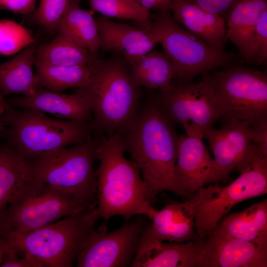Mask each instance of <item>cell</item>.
<instances>
[{"mask_svg": "<svg viewBox=\"0 0 267 267\" xmlns=\"http://www.w3.org/2000/svg\"><path fill=\"white\" fill-rule=\"evenodd\" d=\"M174 123L152 97L140 102L135 124L122 134L125 151L131 155L155 196L164 191L176 193L178 135Z\"/></svg>", "mask_w": 267, "mask_h": 267, "instance_id": "cell-1", "label": "cell"}, {"mask_svg": "<svg viewBox=\"0 0 267 267\" xmlns=\"http://www.w3.org/2000/svg\"><path fill=\"white\" fill-rule=\"evenodd\" d=\"M124 152L121 133L101 136L97 153L96 210L104 224L116 215L126 222L137 215L151 220L158 211L151 205L156 196L141 178L136 164L127 160Z\"/></svg>", "mask_w": 267, "mask_h": 267, "instance_id": "cell-2", "label": "cell"}, {"mask_svg": "<svg viewBox=\"0 0 267 267\" xmlns=\"http://www.w3.org/2000/svg\"><path fill=\"white\" fill-rule=\"evenodd\" d=\"M114 53L96 59L92 81L95 100L89 124L94 134L104 136L132 128L141 102L140 87L133 80L128 62Z\"/></svg>", "mask_w": 267, "mask_h": 267, "instance_id": "cell-3", "label": "cell"}, {"mask_svg": "<svg viewBox=\"0 0 267 267\" xmlns=\"http://www.w3.org/2000/svg\"><path fill=\"white\" fill-rule=\"evenodd\" d=\"M101 136L48 151L33 160H27V178L46 184L90 205L97 203V160Z\"/></svg>", "mask_w": 267, "mask_h": 267, "instance_id": "cell-4", "label": "cell"}, {"mask_svg": "<svg viewBox=\"0 0 267 267\" xmlns=\"http://www.w3.org/2000/svg\"><path fill=\"white\" fill-rule=\"evenodd\" d=\"M1 115L5 127L0 132L1 136L27 160L78 144L94 134L89 123L51 118L33 108L11 107Z\"/></svg>", "mask_w": 267, "mask_h": 267, "instance_id": "cell-5", "label": "cell"}, {"mask_svg": "<svg viewBox=\"0 0 267 267\" xmlns=\"http://www.w3.org/2000/svg\"><path fill=\"white\" fill-rule=\"evenodd\" d=\"M99 219L94 207L31 232L5 234L13 240L19 252L43 267H71Z\"/></svg>", "mask_w": 267, "mask_h": 267, "instance_id": "cell-6", "label": "cell"}, {"mask_svg": "<svg viewBox=\"0 0 267 267\" xmlns=\"http://www.w3.org/2000/svg\"><path fill=\"white\" fill-rule=\"evenodd\" d=\"M95 207L46 184L26 179L0 217V233L31 232Z\"/></svg>", "mask_w": 267, "mask_h": 267, "instance_id": "cell-7", "label": "cell"}, {"mask_svg": "<svg viewBox=\"0 0 267 267\" xmlns=\"http://www.w3.org/2000/svg\"><path fill=\"white\" fill-rule=\"evenodd\" d=\"M141 29L154 34L176 70L174 79L189 83L196 75L228 62L231 56L182 28L173 18L170 10L156 11Z\"/></svg>", "mask_w": 267, "mask_h": 267, "instance_id": "cell-8", "label": "cell"}, {"mask_svg": "<svg viewBox=\"0 0 267 267\" xmlns=\"http://www.w3.org/2000/svg\"><path fill=\"white\" fill-rule=\"evenodd\" d=\"M235 180L198 190L194 226L197 240L206 237L236 204L267 193V155L257 156Z\"/></svg>", "mask_w": 267, "mask_h": 267, "instance_id": "cell-9", "label": "cell"}, {"mask_svg": "<svg viewBox=\"0 0 267 267\" xmlns=\"http://www.w3.org/2000/svg\"><path fill=\"white\" fill-rule=\"evenodd\" d=\"M222 117L225 121L267 126V77L261 72L231 68L211 77Z\"/></svg>", "mask_w": 267, "mask_h": 267, "instance_id": "cell-10", "label": "cell"}, {"mask_svg": "<svg viewBox=\"0 0 267 267\" xmlns=\"http://www.w3.org/2000/svg\"><path fill=\"white\" fill-rule=\"evenodd\" d=\"M156 98L169 117L183 127L188 136L203 138L205 131L222 117L211 77L172 85Z\"/></svg>", "mask_w": 267, "mask_h": 267, "instance_id": "cell-11", "label": "cell"}, {"mask_svg": "<svg viewBox=\"0 0 267 267\" xmlns=\"http://www.w3.org/2000/svg\"><path fill=\"white\" fill-rule=\"evenodd\" d=\"M267 130L246 121L232 120L225 121L220 129L212 126L205 131L203 137L214 155L215 182L225 178L234 170L240 173L260 154L267 155L260 144L267 137Z\"/></svg>", "mask_w": 267, "mask_h": 267, "instance_id": "cell-12", "label": "cell"}, {"mask_svg": "<svg viewBox=\"0 0 267 267\" xmlns=\"http://www.w3.org/2000/svg\"><path fill=\"white\" fill-rule=\"evenodd\" d=\"M144 215H137L119 228L107 232L103 223L94 229L77 258L78 267L130 266L138 250L142 231L148 222Z\"/></svg>", "mask_w": 267, "mask_h": 267, "instance_id": "cell-13", "label": "cell"}, {"mask_svg": "<svg viewBox=\"0 0 267 267\" xmlns=\"http://www.w3.org/2000/svg\"><path fill=\"white\" fill-rule=\"evenodd\" d=\"M198 241V267H267V248L232 237L216 226Z\"/></svg>", "mask_w": 267, "mask_h": 267, "instance_id": "cell-14", "label": "cell"}, {"mask_svg": "<svg viewBox=\"0 0 267 267\" xmlns=\"http://www.w3.org/2000/svg\"><path fill=\"white\" fill-rule=\"evenodd\" d=\"M94 100L95 91L91 82L78 88L75 92L69 94L39 86L32 96L14 97L6 101L12 107L33 108L54 115L59 119L90 123Z\"/></svg>", "mask_w": 267, "mask_h": 267, "instance_id": "cell-15", "label": "cell"}, {"mask_svg": "<svg viewBox=\"0 0 267 267\" xmlns=\"http://www.w3.org/2000/svg\"><path fill=\"white\" fill-rule=\"evenodd\" d=\"M213 170V158L202 138L178 136L175 194L189 197L205 185L215 182Z\"/></svg>", "mask_w": 267, "mask_h": 267, "instance_id": "cell-16", "label": "cell"}, {"mask_svg": "<svg viewBox=\"0 0 267 267\" xmlns=\"http://www.w3.org/2000/svg\"><path fill=\"white\" fill-rule=\"evenodd\" d=\"M183 202L171 201L151 219L141 234L139 244L152 241L181 243L195 240L194 218L198 191Z\"/></svg>", "mask_w": 267, "mask_h": 267, "instance_id": "cell-17", "label": "cell"}, {"mask_svg": "<svg viewBox=\"0 0 267 267\" xmlns=\"http://www.w3.org/2000/svg\"><path fill=\"white\" fill-rule=\"evenodd\" d=\"M94 19L101 50L119 53L128 63L149 52L159 43L157 36L147 30L115 22L103 15Z\"/></svg>", "mask_w": 267, "mask_h": 267, "instance_id": "cell-18", "label": "cell"}, {"mask_svg": "<svg viewBox=\"0 0 267 267\" xmlns=\"http://www.w3.org/2000/svg\"><path fill=\"white\" fill-rule=\"evenodd\" d=\"M170 10L177 23L209 45L223 50L227 39L223 18L184 0H173Z\"/></svg>", "mask_w": 267, "mask_h": 267, "instance_id": "cell-19", "label": "cell"}, {"mask_svg": "<svg viewBox=\"0 0 267 267\" xmlns=\"http://www.w3.org/2000/svg\"><path fill=\"white\" fill-rule=\"evenodd\" d=\"M198 241L177 243L152 241L140 244L132 267H196Z\"/></svg>", "mask_w": 267, "mask_h": 267, "instance_id": "cell-20", "label": "cell"}, {"mask_svg": "<svg viewBox=\"0 0 267 267\" xmlns=\"http://www.w3.org/2000/svg\"><path fill=\"white\" fill-rule=\"evenodd\" d=\"M216 226L232 237L267 248V199L225 216Z\"/></svg>", "mask_w": 267, "mask_h": 267, "instance_id": "cell-21", "label": "cell"}, {"mask_svg": "<svg viewBox=\"0 0 267 267\" xmlns=\"http://www.w3.org/2000/svg\"><path fill=\"white\" fill-rule=\"evenodd\" d=\"M38 45L36 41L0 64V92L3 96L15 93L30 96L35 94L39 86L35 83L33 65Z\"/></svg>", "mask_w": 267, "mask_h": 267, "instance_id": "cell-22", "label": "cell"}, {"mask_svg": "<svg viewBox=\"0 0 267 267\" xmlns=\"http://www.w3.org/2000/svg\"><path fill=\"white\" fill-rule=\"evenodd\" d=\"M267 12V0H238L225 16L226 37L244 57L256 26Z\"/></svg>", "mask_w": 267, "mask_h": 267, "instance_id": "cell-23", "label": "cell"}, {"mask_svg": "<svg viewBox=\"0 0 267 267\" xmlns=\"http://www.w3.org/2000/svg\"><path fill=\"white\" fill-rule=\"evenodd\" d=\"M131 77L139 87L168 89L176 74L175 66L164 52L155 50L140 55L128 63Z\"/></svg>", "mask_w": 267, "mask_h": 267, "instance_id": "cell-24", "label": "cell"}, {"mask_svg": "<svg viewBox=\"0 0 267 267\" xmlns=\"http://www.w3.org/2000/svg\"><path fill=\"white\" fill-rule=\"evenodd\" d=\"M96 59L91 63L74 66L35 65V83L55 92L89 85L93 78Z\"/></svg>", "mask_w": 267, "mask_h": 267, "instance_id": "cell-25", "label": "cell"}, {"mask_svg": "<svg viewBox=\"0 0 267 267\" xmlns=\"http://www.w3.org/2000/svg\"><path fill=\"white\" fill-rule=\"evenodd\" d=\"M52 41L38 45L35 52V65L74 66L93 62V56L64 33L59 31Z\"/></svg>", "mask_w": 267, "mask_h": 267, "instance_id": "cell-26", "label": "cell"}, {"mask_svg": "<svg viewBox=\"0 0 267 267\" xmlns=\"http://www.w3.org/2000/svg\"><path fill=\"white\" fill-rule=\"evenodd\" d=\"M81 0H70L61 21V31L77 43L98 57L100 48L99 32L91 9L85 10L80 7ZM58 31V32H59Z\"/></svg>", "mask_w": 267, "mask_h": 267, "instance_id": "cell-27", "label": "cell"}, {"mask_svg": "<svg viewBox=\"0 0 267 267\" xmlns=\"http://www.w3.org/2000/svg\"><path fill=\"white\" fill-rule=\"evenodd\" d=\"M26 178V159L8 142L0 143V217Z\"/></svg>", "mask_w": 267, "mask_h": 267, "instance_id": "cell-28", "label": "cell"}, {"mask_svg": "<svg viewBox=\"0 0 267 267\" xmlns=\"http://www.w3.org/2000/svg\"><path fill=\"white\" fill-rule=\"evenodd\" d=\"M92 10L106 17L133 19L142 25L153 14L135 0H90Z\"/></svg>", "mask_w": 267, "mask_h": 267, "instance_id": "cell-29", "label": "cell"}, {"mask_svg": "<svg viewBox=\"0 0 267 267\" xmlns=\"http://www.w3.org/2000/svg\"><path fill=\"white\" fill-rule=\"evenodd\" d=\"M32 31L9 19H0V54L10 55L35 42Z\"/></svg>", "mask_w": 267, "mask_h": 267, "instance_id": "cell-30", "label": "cell"}, {"mask_svg": "<svg viewBox=\"0 0 267 267\" xmlns=\"http://www.w3.org/2000/svg\"><path fill=\"white\" fill-rule=\"evenodd\" d=\"M70 0H40L37 9L31 15L33 22L49 32L59 31Z\"/></svg>", "mask_w": 267, "mask_h": 267, "instance_id": "cell-31", "label": "cell"}, {"mask_svg": "<svg viewBox=\"0 0 267 267\" xmlns=\"http://www.w3.org/2000/svg\"><path fill=\"white\" fill-rule=\"evenodd\" d=\"M248 62L261 64L267 59V12L258 22L253 39L244 57Z\"/></svg>", "mask_w": 267, "mask_h": 267, "instance_id": "cell-32", "label": "cell"}, {"mask_svg": "<svg viewBox=\"0 0 267 267\" xmlns=\"http://www.w3.org/2000/svg\"><path fill=\"white\" fill-rule=\"evenodd\" d=\"M223 18L238 0H184Z\"/></svg>", "mask_w": 267, "mask_h": 267, "instance_id": "cell-33", "label": "cell"}, {"mask_svg": "<svg viewBox=\"0 0 267 267\" xmlns=\"http://www.w3.org/2000/svg\"><path fill=\"white\" fill-rule=\"evenodd\" d=\"M37 0H0V9L15 14L30 15L36 10Z\"/></svg>", "mask_w": 267, "mask_h": 267, "instance_id": "cell-34", "label": "cell"}, {"mask_svg": "<svg viewBox=\"0 0 267 267\" xmlns=\"http://www.w3.org/2000/svg\"><path fill=\"white\" fill-rule=\"evenodd\" d=\"M19 252L14 250L7 253L3 257L0 267H43L36 260L24 254L23 258L18 256Z\"/></svg>", "mask_w": 267, "mask_h": 267, "instance_id": "cell-35", "label": "cell"}, {"mask_svg": "<svg viewBox=\"0 0 267 267\" xmlns=\"http://www.w3.org/2000/svg\"><path fill=\"white\" fill-rule=\"evenodd\" d=\"M140 5L149 10L156 11L170 10L173 0H135Z\"/></svg>", "mask_w": 267, "mask_h": 267, "instance_id": "cell-36", "label": "cell"}, {"mask_svg": "<svg viewBox=\"0 0 267 267\" xmlns=\"http://www.w3.org/2000/svg\"><path fill=\"white\" fill-rule=\"evenodd\" d=\"M14 250L18 251L13 240L7 235L0 233V266L5 255Z\"/></svg>", "mask_w": 267, "mask_h": 267, "instance_id": "cell-37", "label": "cell"}, {"mask_svg": "<svg viewBox=\"0 0 267 267\" xmlns=\"http://www.w3.org/2000/svg\"><path fill=\"white\" fill-rule=\"evenodd\" d=\"M11 107L9 105L6 101L3 98V96L0 92V113L5 110H8Z\"/></svg>", "mask_w": 267, "mask_h": 267, "instance_id": "cell-38", "label": "cell"}, {"mask_svg": "<svg viewBox=\"0 0 267 267\" xmlns=\"http://www.w3.org/2000/svg\"><path fill=\"white\" fill-rule=\"evenodd\" d=\"M4 127L5 125L2 117L1 113H0V132L3 130Z\"/></svg>", "mask_w": 267, "mask_h": 267, "instance_id": "cell-39", "label": "cell"}, {"mask_svg": "<svg viewBox=\"0 0 267 267\" xmlns=\"http://www.w3.org/2000/svg\"></svg>", "mask_w": 267, "mask_h": 267, "instance_id": "cell-40", "label": "cell"}]
</instances>
